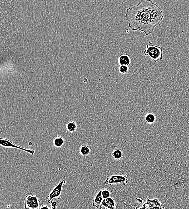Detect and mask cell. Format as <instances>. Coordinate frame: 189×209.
Masks as SVG:
<instances>
[{
  "label": "cell",
  "mask_w": 189,
  "mask_h": 209,
  "mask_svg": "<svg viewBox=\"0 0 189 209\" xmlns=\"http://www.w3.org/2000/svg\"><path fill=\"white\" fill-rule=\"evenodd\" d=\"M145 56H149L155 62L163 60V49L158 45L153 44L149 41L146 44V49L144 51Z\"/></svg>",
  "instance_id": "obj_2"
},
{
  "label": "cell",
  "mask_w": 189,
  "mask_h": 209,
  "mask_svg": "<svg viewBox=\"0 0 189 209\" xmlns=\"http://www.w3.org/2000/svg\"><path fill=\"white\" fill-rule=\"evenodd\" d=\"M101 196L103 200L111 196L110 191L107 189H103L101 190Z\"/></svg>",
  "instance_id": "obj_16"
},
{
  "label": "cell",
  "mask_w": 189,
  "mask_h": 209,
  "mask_svg": "<svg viewBox=\"0 0 189 209\" xmlns=\"http://www.w3.org/2000/svg\"><path fill=\"white\" fill-rule=\"evenodd\" d=\"M120 72L122 74H125L128 72L129 68L128 66L126 65H121L120 66L119 68Z\"/></svg>",
  "instance_id": "obj_17"
},
{
  "label": "cell",
  "mask_w": 189,
  "mask_h": 209,
  "mask_svg": "<svg viewBox=\"0 0 189 209\" xmlns=\"http://www.w3.org/2000/svg\"><path fill=\"white\" fill-rule=\"evenodd\" d=\"M83 81H84V82H87V79L86 78H85L84 79H83Z\"/></svg>",
  "instance_id": "obj_20"
},
{
  "label": "cell",
  "mask_w": 189,
  "mask_h": 209,
  "mask_svg": "<svg viewBox=\"0 0 189 209\" xmlns=\"http://www.w3.org/2000/svg\"><path fill=\"white\" fill-rule=\"evenodd\" d=\"M51 209L56 208V202L55 201H52L51 203Z\"/></svg>",
  "instance_id": "obj_18"
},
{
  "label": "cell",
  "mask_w": 189,
  "mask_h": 209,
  "mask_svg": "<svg viewBox=\"0 0 189 209\" xmlns=\"http://www.w3.org/2000/svg\"><path fill=\"white\" fill-rule=\"evenodd\" d=\"M112 156L114 159L119 161L122 158L123 156V152L121 149L116 148L113 151Z\"/></svg>",
  "instance_id": "obj_12"
},
{
  "label": "cell",
  "mask_w": 189,
  "mask_h": 209,
  "mask_svg": "<svg viewBox=\"0 0 189 209\" xmlns=\"http://www.w3.org/2000/svg\"><path fill=\"white\" fill-rule=\"evenodd\" d=\"M128 180L127 176L125 175L114 174L107 178L104 183L105 186L122 184L124 186L127 184Z\"/></svg>",
  "instance_id": "obj_4"
},
{
  "label": "cell",
  "mask_w": 189,
  "mask_h": 209,
  "mask_svg": "<svg viewBox=\"0 0 189 209\" xmlns=\"http://www.w3.org/2000/svg\"><path fill=\"white\" fill-rule=\"evenodd\" d=\"M125 18L131 30L140 31L146 36L152 34L163 20V11L152 0H141L126 9Z\"/></svg>",
  "instance_id": "obj_1"
},
{
  "label": "cell",
  "mask_w": 189,
  "mask_h": 209,
  "mask_svg": "<svg viewBox=\"0 0 189 209\" xmlns=\"http://www.w3.org/2000/svg\"><path fill=\"white\" fill-rule=\"evenodd\" d=\"M141 209H164L163 205L158 199H151L148 198L146 201L142 205V207H139Z\"/></svg>",
  "instance_id": "obj_7"
},
{
  "label": "cell",
  "mask_w": 189,
  "mask_h": 209,
  "mask_svg": "<svg viewBox=\"0 0 189 209\" xmlns=\"http://www.w3.org/2000/svg\"><path fill=\"white\" fill-rule=\"evenodd\" d=\"M103 199L101 196V190H100L93 200V206L98 209L102 208L101 204Z\"/></svg>",
  "instance_id": "obj_9"
},
{
  "label": "cell",
  "mask_w": 189,
  "mask_h": 209,
  "mask_svg": "<svg viewBox=\"0 0 189 209\" xmlns=\"http://www.w3.org/2000/svg\"><path fill=\"white\" fill-rule=\"evenodd\" d=\"M53 144L56 148H61L63 146L65 140L61 136H56L53 140Z\"/></svg>",
  "instance_id": "obj_13"
},
{
  "label": "cell",
  "mask_w": 189,
  "mask_h": 209,
  "mask_svg": "<svg viewBox=\"0 0 189 209\" xmlns=\"http://www.w3.org/2000/svg\"><path fill=\"white\" fill-rule=\"evenodd\" d=\"M47 208V209H51V207H49V206H46V205H42V206H41V207H40V209H42V208Z\"/></svg>",
  "instance_id": "obj_19"
},
{
  "label": "cell",
  "mask_w": 189,
  "mask_h": 209,
  "mask_svg": "<svg viewBox=\"0 0 189 209\" xmlns=\"http://www.w3.org/2000/svg\"><path fill=\"white\" fill-rule=\"evenodd\" d=\"M101 207L106 209H116V202L114 199L110 196L103 200L101 204Z\"/></svg>",
  "instance_id": "obj_8"
},
{
  "label": "cell",
  "mask_w": 189,
  "mask_h": 209,
  "mask_svg": "<svg viewBox=\"0 0 189 209\" xmlns=\"http://www.w3.org/2000/svg\"><path fill=\"white\" fill-rule=\"evenodd\" d=\"M118 62L121 65L128 66L131 64V60L129 56L126 54H122L118 58Z\"/></svg>",
  "instance_id": "obj_10"
},
{
  "label": "cell",
  "mask_w": 189,
  "mask_h": 209,
  "mask_svg": "<svg viewBox=\"0 0 189 209\" xmlns=\"http://www.w3.org/2000/svg\"><path fill=\"white\" fill-rule=\"evenodd\" d=\"M156 120V116L153 113L149 112L145 115V121L146 123L149 124H152L154 123Z\"/></svg>",
  "instance_id": "obj_11"
},
{
  "label": "cell",
  "mask_w": 189,
  "mask_h": 209,
  "mask_svg": "<svg viewBox=\"0 0 189 209\" xmlns=\"http://www.w3.org/2000/svg\"><path fill=\"white\" fill-rule=\"evenodd\" d=\"M0 146L4 148H12L18 149L32 155H34L35 152V150L19 146L14 143L11 140L6 138H3L0 137Z\"/></svg>",
  "instance_id": "obj_5"
},
{
  "label": "cell",
  "mask_w": 189,
  "mask_h": 209,
  "mask_svg": "<svg viewBox=\"0 0 189 209\" xmlns=\"http://www.w3.org/2000/svg\"><path fill=\"white\" fill-rule=\"evenodd\" d=\"M41 201L36 195L32 192L26 194L24 198V207L26 209H40Z\"/></svg>",
  "instance_id": "obj_3"
},
{
  "label": "cell",
  "mask_w": 189,
  "mask_h": 209,
  "mask_svg": "<svg viewBox=\"0 0 189 209\" xmlns=\"http://www.w3.org/2000/svg\"><path fill=\"white\" fill-rule=\"evenodd\" d=\"M79 151L82 156H86L89 155L91 150L89 146L87 145H83L80 147Z\"/></svg>",
  "instance_id": "obj_14"
},
{
  "label": "cell",
  "mask_w": 189,
  "mask_h": 209,
  "mask_svg": "<svg viewBox=\"0 0 189 209\" xmlns=\"http://www.w3.org/2000/svg\"><path fill=\"white\" fill-rule=\"evenodd\" d=\"M77 124L73 121H68L66 125V129L68 132H75L77 130Z\"/></svg>",
  "instance_id": "obj_15"
},
{
  "label": "cell",
  "mask_w": 189,
  "mask_h": 209,
  "mask_svg": "<svg viewBox=\"0 0 189 209\" xmlns=\"http://www.w3.org/2000/svg\"><path fill=\"white\" fill-rule=\"evenodd\" d=\"M66 183L65 180H63L60 181L58 184L54 188L52 191L48 195V202L51 204L55 200L57 199L58 200L61 199L62 195V189L64 185Z\"/></svg>",
  "instance_id": "obj_6"
}]
</instances>
